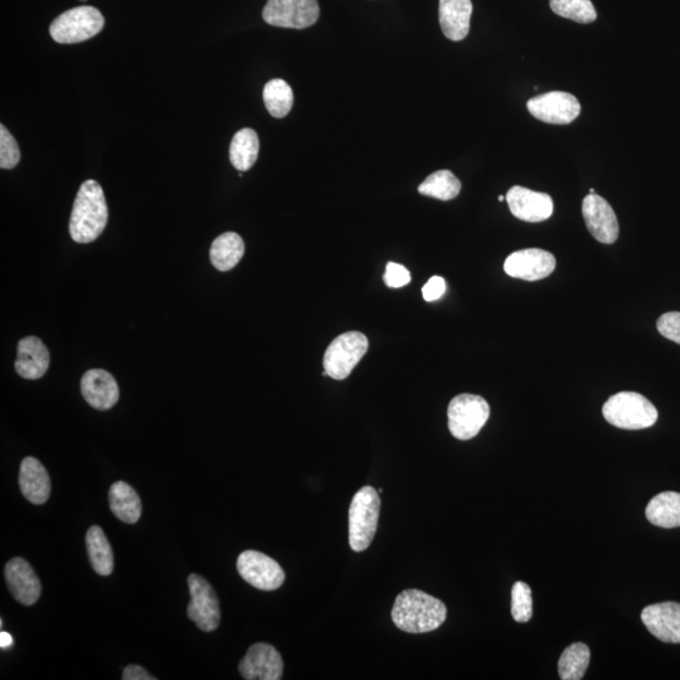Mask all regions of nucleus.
I'll return each instance as SVG.
<instances>
[{
  "instance_id": "nucleus-1",
  "label": "nucleus",
  "mask_w": 680,
  "mask_h": 680,
  "mask_svg": "<svg viewBox=\"0 0 680 680\" xmlns=\"http://www.w3.org/2000/svg\"><path fill=\"white\" fill-rule=\"evenodd\" d=\"M448 615L444 602L420 590H406L396 597L392 620L398 629L425 634L439 629Z\"/></svg>"
},
{
  "instance_id": "nucleus-2",
  "label": "nucleus",
  "mask_w": 680,
  "mask_h": 680,
  "mask_svg": "<svg viewBox=\"0 0 680 680\" xmlns=\"http://www.w3.org/2000/svg\"><path fill=\"white\" fill-rule=\"evenodd\" d=\"M109 210L104 191L94 179L82 183L71 213L70 235L77 244H90L108 225Z\"/></svg>"
},
{
  "instance_id": "nucleus-3",
  "label": "nucleus",
  "mask_w": 680,
  "mask_h": 680,
  "mask_svg": "<svg viewBox=\"0 0 680 680\" xmlns=\"http://www.w3.org/2000/svg\"><path fill=\"white\" fill-rule=\"evenodd\" d=\"M602 415L612 426L623 430H643L658 420V410L640 393L620 392L602 407Z\"/></svg>"
},
{
  "instance_id": "nucleus-4",
  "label": "nucleus",
  "mask_w": 680,
  "mask_h": 680,
  "mask_svg": "<svg viewBox=\"0 0 680 680\" xmlns=\"http://www.w3.org/2000/svg\"><path fill=\"white\" fill-rule=\"evenodd\" d=\"M380 493L372 487L358 490L349 508V544L354 552L366 551L376 536L380 519Z\"/></svg>"
},
{
  "instance_id": "nucleus-5",
  "label": "nucleus",
  "mask_w": 680,
  "mask_h": 680,
  "mask_svg": "<svg viewBox=\"0 0 680 680\" xmlns=\"http://www.w3.org/2000/svg\"><path fill=\"white\" fill-rule=\"evenodd\" d=\"M105 18L99 9L89 6L70 9L52 22L50 34L61 45L90 40L102 31Z\"/></svg>"
},
{
  "instance_id": "nucleus-6",
  "label": "nucleus",
  "mask_w": 680,
  "mask_h": 680,
  "mask_svg": "<svg viewBox=\"0 0 680 680\" xmlns=\"http://www.w3.org/2000/svg\"><path fill=\"white\" fill-rule=\"evenodd\" d=\"M490 416V407L483 397L459 395L448 408L449 430L456 439L470 440L479 434Z\"/></svg>"
},
{
  "instance_id": "nucleus-7",
  "label": "nucleus",
  "mask_w": 680,
  "mask_h": 680,
  "mask_svg": "<svg viewBox=\"0 0 680 680\" xmlns=\"http://www.w3.org/2000/svg\"><path fill=\"white\" fill-rule=\"evenodd\" d=\"M368 351V339L359 332L339 335L324 356V371L337 381L346 380Z\"/></svg>"
},
{
  "instance_id": "nucleus-8",
  "label": "nucleus",
  "mask_w": 680,
  "mask_h": 680,
  "mask_svg": "<svg viewBox=\"0 0 680 680\" xmlns=\"http://www.w3.org/2000/svg\"><path fill=\"white\" fill-rule=\"evenodd\" d=\"M320 16L318 0H269L262 18L280 28L305 29L317 23Z\"/></svg>"
},
{
  "instance_id": "nucleus-9",
  "label": "nucleus",
  "mask_w": 680,
  "mask_h": 680,
  "mask_svg": "<svg viewBox=\"0 0 680 680\" xmlns=\"http://www.w3.org/2000/svg\"><path fill=\"white\" fill-rule=\"evenodd\" d=\"M188 587L191 594L187 607L188 618L206 633L215 631L221 621L220 601L215 590L206 578L197 573L188 577Z\"/></svg>"
},
{
  "instance_id": "nucleus-10",
  "label": "nucleus",
  "mask_w": 680,
  "mask_h": 680,
  "mask_svg": "<svg viewBox=\"0 0 680 680\" xmlns=\"http://www.w3.org/2000/svg\"><path fill=\"white\" fill-rule=\"evenodd\" d=\"M237 571L247 584L262 591L278 590L285 581V572L279 563L257 551L242 552Z\"/></svg>"
},
{
  "instance_id": "nucleus-11",
  "label": "nucleus",
  "mask_w": 680,
  "mask_h": 680,
  "mask_svg": "<svg viewBox=\"0 0 680 680\" xmlns=\"http://www.w3.org/2000/svg\"><path fill=\"white\" fill-rule=\"evenodd\" d=\"M527 108L533 118L553 125L570 124L581 113V105L576 96L563 91L532 97L527 102Z\"/></svg>"
},
{
  "instance_id": "nucleus-12",
  "label": "nucleus",
  "mask_w": 680,
  "mask_h": 680,
  "mask_svg": "<svg viewBox=\"0 0 680 680\" xmlns=\"http://www.w3.org/2000/svg\"><path fill=\"white\" fill-rule=\"evenodd\" d=\"M556 269V257L546 250L526 249L513 252L504 262L505 274L524 281L548 278Z\"/></svg>"
},
{
  "instance_id": "nucleus-13",
  "label": "nucleus",
  "mask_w": 680,
  "mask_h": 680,
  "mask_svg": "<svg viewBox=\"0 0 680 680\" xmlns=\"http://www.w3.org/2000/svg\"><path fill=\"white\" fill-rule=\"evenodd\" d=\"M582 215L592 236L601 244H615L619 237V222L606 199L589 194L582 202Z\"/></svg>"
},
{
  "instance_id": "nucleus-14",
  "label": "nucleus",
  "mask_w": 680,
  "mask_h": 680,
  "mask_svg": "<svg viewBox=\"0 0 680 680\" xmlns=\"http://www.w3.org/2000/svg\"><path fill=\"white\" fill-rule=\"evenodd\" d=\"M238 670L247 680H280L283 678L284 662L274 646L257 643L247 650Z\"/></svg>"
},
{
  "instance_id": "nucleus-15",
  "label": "nucleus",
  "mask_w": 680,
  "mask_h": 680,
  "mask_svg": "<svg viewBox=\"0 0 680 680\" xmlns=\"http://www.w3.org/2000/svg\"><path fill=\"white\" fill-rule=\"evenodd\" d=\"M505 201L514 217L524 222L538 223L548 220L553 213V199L547 193L514 186L509 189Z\"/></svg>"
},
{
  "instance_id": "nucleus-16",
  "label": "nucleus",
  "mask_w": 680,
  "mask_h": 680,
  "mask_svg": "<svg viewBox=\"0 0 680 680\" xmlns=\"http://www.w3.org/2000/svg\"><path fill=\"white\" fill-rule=\"evenodd\" d=\"M646 629L655 638L669 644H680V604L662 602L645 607L641 612Z\"/></svg>"
},
{
  "instance_id": "nucleus-17",
  "label": "nucleus",
  "mask_w": 680,
  "mask_h": 680,
  "mask_svg": "<svg viewBox=\"0 0 680 680\" xmlns=\"http://www.w3.org/2000/svg\"><path fill=\"white\" fill-rule=\"evenodd\" d=\"M4 576L9 591L19 604L32 606L40 599L42 592L40 578L23 558L16 557L9 561Z\"/></svg>"
},
{
  "instance_id": "nucleus-18",
  "label": "nucleus",
  "mask_w": 680,
  "mask_h": 680,
  "mask_svg": "<svg viewBox=\"0 0 680 680\" xmlns=\"http://www.w3.org/2000/svg\"><path fill=\"white\" fill-rule=\"evenodd\" d=\"M81 393L85 401L99 411L110 410L120 397L119 386L113 374L104 369H90L84 374Z\"/></svg>"
},
{
  "instance_id": "nucleus-19",
  "label": "nucleus",
  "mask_w": 680,
  "mask_h": 680,
  "mask_svg": "<svg viewBox=\"0 0 680 680\" xmlns=\"http://www.w3.org/2000/svg\"><path fill=\"white\" fill-rule=\"evenodd\" d=\"M50 352L37 337H26L19 340L17 359L14 363L16 372L26 380H40L50 368Z\"/></svg>"
},
{
  "instance_id": "nucleus-20",
  "label": "nucleus",
  "mask_w": 680,
  "mask_h": 680,
  "mask_svg": "<svg viewBox=\"0 0 680 680\" xmlns=\"http://www.w3.org/2000/svg\"><path fill=\"white\" fill-rule=\"evenodd\" d=\"M19 488L32 504H45L51 494V479L40 460L28 456L19 469Z\"/></svg>"
},
{
  "instance_id": "nucleus-21",
  "label": "nucleus",
  "mask_w": 680,
  "mask_h": 680,
  "mask_svg": "<svg viewBox=\"0 0 680 680\" xmlns=\"http://www.w3.org/2000/svg\"><path fill=\"white\" fill-rule=\"evenodd\" d=\"M471 14V0H440V26L446 38L454 42L463 41L470 31Z\"/></svg>"
},
{
  "instance_id": "nucleus-22",
  "label": "nucleus",
  "mask_w": 680,
  "mask_h": 680,
  "mask_svg": "<svg viewBox=\"0 0 680 680\" xmlns=\"http://www.w3.org/2000/svg\"><path fill=\"white\" fill-rule=\"evenodd\" d=\"M109 503L114 516L126 524H134L142 516V500L135 489L125 482L111 485Z\"/></svg>"
},
{
  "instance_id": "nucleus-23",
  "label": "nucleus",
  "mask_w": 680,
  "mask_h": 680,
  "mask_svg": "<svg viewBox=\"0 0 680 680\" xmlns=\"http://www.w3.org/2000/svg\"><path fill=\"white\" fill-rule=\"evenodd\" d=\"M245 254V242L235 232H226L218 236L211 246L212 265L220 271H230L238 265Z\"/></svg>"
},
{
  "instance_id": "nucleus-24",
  "label": "nucleus",
  "mask_w": 680,
  "mask_h": 680,
  "mask_svg": "<svg viewBox=\"0 0 680 680\" xmlns=\"http://www.w3.org/2000/svg\"><path fill=\"white\" fill-rule=\"evenodd\" d=\"M646 518L654 526L662 528L680 527V494L664 492L650 500L645 510Z\"/></svg>"
},
{
  "instance_id": "nucleus-25",
  "label": "nucleus",
  "mask_w": 680,
  "mask_h": 680,
  "mask_svg": "<svg viewBox=\"0 0 680 680\" xmlns=\"http://www.w3.org/2000/svg\"><path fill=\"white\" fill-rule=\"evenodd\" d=\"M260 140L254 129L245 128L233 136L230 147V160L237 170L247 172L259 158Z\"/></svg>"
},
{
  "instance_id": "nucleus-26",
  "label": "nucleus",
  "mask_w": 680,
  "mask_h": 680,
  "mask_svg": "<svg viewBox=\"0 0 680 680\" xmlns=\"http://www.w3.org/2000/svg\"><path fill=\"white\" fill-rule=\"evenodd\" d=\"M86 547L91 566L97 575L110 576L114 571L113 548L100 527L92 526L87 531Z\"/></svg>"
},
{
  "instance_id": "nucleus-27",
  "label": "nucleus",
  "mask_w": 680,
  "mask_h": 680,
  "mask_svg": "<svg viewBox=\"0 0 680 680\" xmlns=\"http://www.w3.org/2000/svg\"><path fill=\"white\" fill-rule=\"evenodd\" d=\"M591 652L584 643H575L562 653L558 662V673L562 680H580L589 668Z\"/></svg>"
},
{
  "instance_id": "nucleus-28",
  "label": "nucleus",
  "mask_w": 680,
  "mask_h": 680,
  "mask_svg": "<svg viewBox=\"0 0 680 680\" xmlns=\"http://www.w3.org/2000/svg\"><path fill=\"white\" fill-rule=\"evenodd\" d=\"M460 191L461 182L450 170H439V172L432 173L419 187L421 194L440 199V201H450V199L458 197Z\"/></svg>"
},
{
  "instance_id": "nucleus-29",
  "label": "nucleus",
  "mask_w": 680,
  "mask_h": 680,
  "mask_svg": "<svg viewBox=\"0 0 680 680\" xmlns=\"http://www.w3.org/2000/svg\"><path fill=\"white\" fill-rule=\"evenodd\" d=\"M264 102L267 111L274 118L283 119L293 108L294 94L288 82L274 79L265 85Z\"/></svg>"
},
{
  "instance_id": "nucleus-30",
  "label": "nucleus",
  "mask_w": 680,
  "mask_h": 680,
  "mask_svg": "<svg viewBox=\"0 0 680 680\" xmlns=\"http://www.w3.org/2000/svg\"><path fill=\"white\" fill-rule=\"evenodd\" d=\"M553 12L573 22L587 24L596 21L597 13L591 0H551Z\"/></svg>"
},
{
  "instance_id": "nucleus-31",
  "label": "nucleus",
  "mask_w": 680,
  "mask_h": 680,
  "mask_svg": "<svg viewBox=\"0 0 680 680\" xmlns=\"http://www.w3.org/2000/svg\"><path fill=\"white\" fill-rule=\"evenodd\" d=\"M512 615L517 623H528L533 616L532 590L526 582L518 581L512 589Z\"/></svg>"
},
{
  "instance_id": "nucleus-32",
  "label": "nucleus",
  "mask_w": 680,
  "mask_h": 680,
  "mask_svg": "<svg viewBox=\"0 0 680 680\" xmlns=\"http://www.w3.org/2000/svg\"><path fill=\"white\" fill-rule=\"evenodd\" d=\"M21 160V150L14 136L3 124L0 125V168H16Z\"/></svg>"
},
{
  "instance_id": "nucleus-33",
  "label": "nucleus",
  "mask_w": 680,
  "mask_h": 680,
  "mask_svg": "<svg viewBox=\"0 0 680 680\" xmlns=\"http://www.w3.org/2000/svg\"><path fill=\"white\" fill-rule=\"evenodd\" d=\"M657 328L664 338L680 344V313H665L658 319Z\"/></svg>"
},
{
  "instance_id": "nucleus-34",
  "label": "nucleus",
  "mask_w": 680,
  "mask_h": 680,
  "mask_svg": "<svg viewBox=\"0 0 680 680\" xmlns=\"http://www.w3.org/2000/svg\"><path fill=\"white\" fill-rule=\"evenodd\" d=\"M383 280L388 288L400 289L410 284L411 274L405 266L396 264V262H388Z\"/></svg>"
},
{
  "instance_id": "nucleus-35",
  "label": "nucleus",
  "mask_w": 680,
  "mask_h": 680,
  "mask_svg": "<svg viewBox=\"0 0 680 680\" xmlns=\"http://www.w3.org/2000/svg\"><path fill=\"white\" fill-rule=\"evenodd\" d=\"M445 290V280L440 278V276H434V278L427 281L424 288H422V296H424L426 301L439 300L441 296L445 294Z\"/></svg>"
},
{
  "instance_id": "nucleus-36",
  "label": "nucleus",
  "mask_w": 680,
  "mask_h": 680,
  "mask_svg": "<svg viewBox=\"0 0 680 680\" xmlns=\"http://www.w3.org/2000/svg\"><path fill=\"white\" fill-rule=\"evenodd\" d=\"M124 680H155L147 670L140 667V665H128L123 672Z\"/></svg>"
},
{
  "instance_id": "nucleus-37",
  "label": "nucleus",
  "mask_w": 680,
  "mask_h": 680,
  "mask_svg": "<svg viewBox=\"0 0 680 680\" xmlns=\"http://www.w3.org/2000/svg\"><path fill=\"white\" fill-rule=\"evenodd\" d=\"M12 644H13L12 636L2 631V634H0V646H2V649H7L9 648V646H12Z\"/></svg>"
},
{
  "instance_id": "nucleus-38",
  "label": "nucleus",
  "mask_w": 680,
  "mask_h": 680,
  "mask_svg": "<svg viewBox=\"0 0 680 680\" xmlns=\"http://www.w3.org/2000/svg\"><path fill=\"white\" fill-rule=\"evenodd\" d=\"M498 201H499V202H503V201H505V197H503V196H499V198H498Z\"/></svg>"
},
{
  "instance_id": "nucleus-39",
  "label": "nucleus",
  "mask_w": 680,
  "mask_h": 680,
  "mask_svg": "<svg viewBox=\"0 0 680 680\" xmlns=\"http://www.w3.org/2000/svg\"><path fill=\"white\" fill-rule=\"evenodd\" d=\"M590 194H595V189H594V188H591V189H590Z\"/></svg>"
},
{
  "instance_id": "nucleus-40",
  "label": "nucleus",
  "mask_w": 680,
  "mask_h": 680,
  "mask_svg": "<svg viewBox=\"0 0 680 680\" xmlns=\"http://www.w3.org/2000/svg\"><path fill=\"white\" fill-rule=\"evenodd\" d=\"M81 2H86V0H81Z\"/></svg>"
}]
</instances>
